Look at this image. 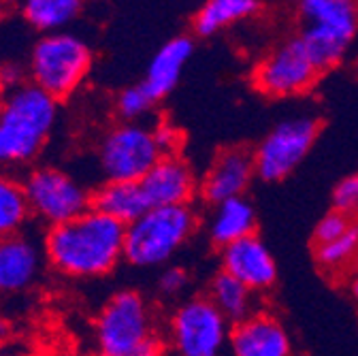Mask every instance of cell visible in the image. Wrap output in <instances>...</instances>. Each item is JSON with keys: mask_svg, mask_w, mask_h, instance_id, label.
Masks as SVG:
<instances>
[{"mask_svg": "<svg viewBox=\"0 0 358 356\" xmlns=\"http://www.w3.org/2000/svg\"><path fill=\"white\" fill-rule=\"evenodd\" d=\"M322 73L309 58L299 36L268 50L252 71V85L266 99H290L309 92Z\"/></svg>", "mask_w": 358, "mask_h": 356, "instance_id": "obj_10", "label": "cell"}, {"mask_svg": "<svg viewBox=\"0 0 358 356\" xmlns=\"http://www.w3.org/2000/svg\"><path fill=\"white\" fill-rule=\"evenodd\" d=\"M354 225V220L345 213H339L335 209H331L320 222L316 231H313V245H327L335 239H339L341 235H345L350 231V227Z\"/></svg>", "mask_w": 358, "mask_h": 356, "instance_id": "obj_26", "label": "cell"}, {"mask_svg": "<svg viewBox=\"0 0 358 356\" xmlns=\"http://www.w3.org/2000/svg\"><path fill=\"white\" fill-rule=\"evenodd\" d=\"M0 356H24V354H20V352H13V350H9L7 346H3V348H0Z\"/></svg>", "mask_w": 358, "mask_h": 356, "instance_id": "obj_33", "label": "cell"}, {"mask_svg": "<svg viewBox=\"0 0 358 356\" xmlns=\"http://www.w3.org/2000/svg\"><path fill=\"white\" fill-rule=\"evenodd\" d=\"M190 286V273L184 269V266H166V269L158 276V284L156 290L162 299H177L186 292V288Z\"/></svg>", "mask_w": 358, "mask_h": 356, "instance_id": "obj_27", "label": "cell"}, {"mask_svg": "<svg viewBox=\"0 0 358 356\" xmlns=\"http://www.w3.org/2000/svg\"><path fill=\"white\" fill-rule=\"evenodd\" d=\"M192 54H194V38L190 34H179V36L169 38L154 54V58L148 64L141 85L150 92V97L156 103L166 99L177 87Z\"/></svg>", "mask_w": 358, "mask_h": 356, "instance_id": "obj_17", "label": "cell"}, {"mask_svg": "<svg viewBox=\"0 0 358 356\" xmlns=\"http://www.w3.org/2000/svg\"><path fill=\"white\" fill-rule=\"evenodd\" d=\"M320 135V120L294 115L282 120L254 150L256 175L262 182H282L305 160Z\"/></svg>", "mask_w": 358, "mask_h": 356, "instance_id": "obj_11", "label": "cell"}, {"mask_svg": "<svg viewBox=\"0 0 358 356\" xmlns=\"http://www.w3.org/2000/svg\"><path fill=\"white\" fill-rule=\"evenodd\" d=\"M139 184L150 207L192 205L199 192L192 166L179 154L162 156Z\"/></svg>", "mask_w": 358, "mask_h": 356, "instance_id": "obj_15", "label": "cell"}, {"mask_svg": "<svg viewBox=\"0 0 358 356\" xmlns=\"http://www.w3.org/2000/svg\"><path fill=\"white\" fill-rule=\"evenodd\" d=\"M160 158L154 126L143 122L111 126L96 148V162L105 182H141Z\"/></svg>", "mask_w": 358, "mask_h": 356, "instance_id": "obj_8", "label": "cell"}, {"mask_svg": "<svg viewBox=\"0 0 358 356\" xmlns=\"http://www.w3.org/2000/svg\"><path fill=\"white\" fill-rule=\"evenodd\" d=\"M350 292H352V297L358 301V276H354L352 278V284H350Z\"/></svg>", "mask_w": 358, "mask_h": 356, "instance_id": "obj_32", "label": "cell"}, {"mask_svg": "<svg viewBox=\"0 0 358 356\" xmlns=\"http://www.w3.org/2000/svg\"><path fill=\"white\" fill-rule=\"evenodd\" d=\"M28 83V71L15 64H7V66H0V90L3 94L15 90V87Z\"/></svg>", "mask_w": 358, "mask_h": 356, "instance_id": "obj_30", "label": "cell"}, {"mask_svg": "<svg viewBox=\"0 0 358 356\" xmlns=\"http://www.w3.org/2000/svg\"><path fill=\"white\" fill-rule=\"evenodd\" d=\"M154 105L156 101L150 97V92L141 83H134L120 90L113 103L115 113L122 122H141L154 109Z\"/></svg>", "mask_w": 358, "mask_h": 356, "instance_id": "obj_25", "label": "cell"}, {"mask_svg": "<svg viewBox=\"0 0 358 356\" xmlns=\"http://www.w3.org/2000/svg\"><path fill=\"white\" fill-rule=\"evenodd\" d=\"M32 220L45 229L81 215L92 207V190L56 164H34L22 177Z\"/></svg>", "mask_w": 358, "mask_h": 356, "instance_id": "obj_7", "label": "cell"}, {"mask_svg": "<svg viewBox=\"0 0 358 356\" xmlns=\"http://www.w3.org/2000/svg\"><path fill=\"white\" fill-rule=\"evenodd\" d=\"M154 132H156V141H158L162 156L177 154L179 145H182V135H179V130H175L171 124H158V126H154Z\"/></svg>", "mask_w": 358, "mask_h": 356, "instance_id": "obj_29", "label": "cell"}, {"mask_svg": "<svg viewBox=\"0 0 358 356\" xmlns=\"http://www.w3.org/2000/svg\"><path fill=\"white\" fill-rule=\"evenodd\" d=\"M60 120V103L34 83H24L0 101V171L34 166Z\"/></svg>", "mask_w": 358, "mask_h": 356, "instance_id": "obj_2", "label": "cell"}, {"mask_svg": "<svg viewBox=\"0 0 358 356\" xmlns=\"http://www.w3.org/2000/svg\"><path fill=\"white\" fill-rule=\"evenodd\" d=\"M92 209L128 227L139 215H143L150 205L139 182H103L92 190Z\"/></svg>", "mask_w": 358, "mask_h": 356, "instance_id": "obj_19", "label": "cell"}, {"mask_svg": "<svg viewBox=\"0 0 358 356\" xmlns=\"http://www.w3.org/2000/svg\"><path fill=\"white\" fill-rule=\"evenodd\" d=\"M254 294L245 284H241L237 278H233L227 271H217L209 284V299L213 305L222 311V316L227 318L231 325H237L252 314H256L254 309Z\"/></svg>", "mask_w": 358, "mask_h": 356, "instance_id": "obj_23", "label": "cell"}, {"mask_svg": "<svg viewBox=\"0 0 358 356\" xmlns=\"http://www.w3.org/2000/svg\"><path fill=\"white\" fill-rule=\"evenodd\" d=\"M13 335H15V325H13V320H11L7 314H3V311H0V348L7 346V343L11 341Z\"/></svg>", "mask_w": 358, "mask_h": 356, "instance_id": "obj_31", "label": "cell"}, {"mask_svg": "<svg viewBox=\"0 0 358 356\" xmlns=\"http://www.w3.org/2000/svg\"><path fill=\"white\" fill-rule=\"evenodd\" d=\"M0 101H3V90H0Z\"/></svg>", "mask_w": 358, "mask_h": 356, "instance_id": "obj_34", "label": "cell"}, {"mask_svg": "<svg viewBox=\"0 0 358 356\" xmlns=\"http://www.w3.org/2000/svg\"><path fill=\"white\" fill-rule=\"evenodd\" d=\"M45 260L43 241L28 233L0 239V297H17L32 290L43 273Z\"/></svg>", "mask_w": 358, "mask_h": 356, "instance_id": "obj_12", "label": "cell"}, {"mask_svg": "<svg viewBox=\"0 0 358 356\" xmlns=\"http://www.w3.org/2000/svg\"><path fill=\"white\" fill-rule=\"evenodd\" d=\"M333 209L345 215H354L358 213V173L356 175H348L335 186L333 190Z\"/></svg>", "mask_w": 358, "mask_h": 356, "instance_id": "obj_28", "label": "cell"}, {"mask_svg": "<svg viewBox=\"0 0 358 356\" xmlns=\"http://www.w3.org/2000/svg\"><path fill=\"white\" fill-rule=\"evenodd\" d=\"M209 241L215 248H227L248 235L256 233V211L245 197L222 201L213 207L207 225Z\"/></svg>", "mask_w": 358, "mask_h": 356, "instance_id": "obj_18", "label": "cell"}, {"mask_svg": "<svg viewBox=\"0 0 358 356\" xmlns=\"http://www.w3.org/2000/svg\"><path fill=\"white\" fill-rule=\"evenodd\" d=\"M199 213L192 205L150 207L126 227L124 260L137 269L166 264L196 231Z\"/></svg>", "mask_w": 358, "mask_h": 356, "instance_id": "obj_5", "label": "cell"}, {"mask_svg": "<svg viewBox=\"0 0 358 356\" xmlns=\"http://www.w3.org/2000/svg\"><path fill=\"white\" fill-rule=\"evenodd\" d=\"M262 9V0H205L192 17L194 36H215L227 28L252 20Z\"/></svg>", "mask_w": 358, "mask_h": 356, "instance_id": "obj_20", "label": "cell"}, {"mask_svg": "<svg viewBox=\"0 0 358 356\" xmlns=\"http://www.w3.org/2000/svg\"><path fill=\"white\" fill-rule=\"evenodd\" d=\"M126 227L90 207L64 225L45 229L48 266L64 280H101L124 260Z\"/></svg>", "mask_w": 358, "mask_h": 356, "instance_id": "obj_1", "label": "cell"}, {"mask_svg": "<svg viewBox=\"0 0 358 356\" xmlns=\"http://www.w3.org/2000/svg\"><path fill=\"white\" fill-rule=\"evenodd\" d=\"M229 350L233 356H292V343L282 322L264 311L231 327Z\"/></svg>", "mask_w": 358, "mask_h": 356, "instance_id": "obj_16", "label": "cell"}, {"mask_svg": "<svg viewBox=\"0 0 358 356\" xmlns=\"http://www.w3.org/2000/svg\"><path fill=\"white\" fill-rule=\"evenodd\" d=\"M299 38L320 73L341 64L358 36V0H294Z\"/></svg>", "mask_w": 358, "mask_h": 356, "instance_id": "obj_4", "label": "cell"}, {"mask_svg": "<svg viewBox=\"0 0 358 356\" xmlns=\"http://www.w3.org/2000/svg\"><path fill=\"white\" fill-rule=\"evenodd\" d=\"M231 327L209 297H192L169 316L166 343L175 356H222Z\"/></svg>", "mask_w": 358, "mask_h": 356, "instance_id": "obj_9", "label": "cell"}, {"mask_svg": "<svg viewBox=\"0 0 358 356\" xmlns=\"http://www.w3.org/2000/svg\"><path fill=\"white\" fill-rule=\"evenodd\" d=\"M94 356H164L169 350L156 311L143 292H113L92 320Z\"/></svg>", "mask_w": 358, "mask_h": 356, "instance_id": "obj_3", "label": "cell"}, {"mask_svg": "<svg viewBox=\"0 0 358 356\" xmlns=\"http://www.w3.org/2000/svg\"><path fill=\"white\" fill-rule=\"evenodd\" d=\"M256 175L254 152L248 148H227L222 150L199 184V194L209 205H220L222 201L243 197L252 177Z\"/></svg>", "mask_w": 358, "mask_h": 356, "instance_id": "obj_13", "label": "cell"}, {"mask_svg": "<svg viewBox=\"0 0 358 356\" xmlns=\"http://www.w3.org/2000/svg\"><path fill=\"white\" fill-rule=\"evenodd\" d=\"M85 0H20L24 20L38 32H62L83 11Z\"/></svg>", "mask_w": 358, "mask_h": 356, "instance_id": "obj_22", "label": "cell"}, {"mask_svg": "<svg viewBox=\"0 0 358 356\" xmlns=\"http://www.w3.org/2000/svg\"><path fill=\"white\" fill-rule=\"evenodd\" d=\"M222 271L231 273L252 292H264L278 280V264L266 243L254 233L220 250Z\"/></svg>", "mask_w": 358, "mask_h": 356, "instance_id": "obj_14", "label": "cell"}, {"mask_svg": "<svg viewBox=\"0 0 358 356\" xmlns=\"http://www.w3.org/2000/svg\"><path fill=\"white\" fill-rule=\"evenodd\" d=\"M94 54L87 43L73 32L43 34L30 52L28 81L58 103L71 99L92 71Z\"/></svg>", "mask_w": 358, "mask_h": 356, "instance_id": "obj_6", "label": "cell"}, {"mask_svg": "<svg viewBox=\"0 0 358 356\" xmlns=\"http://www.w3.org/2000/svg\"><path fill=\"white\" fill-rule=\"evenodd\" d=\"M32 211L22 180L11 171H0V239L26 233Z\"/></svg>", "mask_w": 358, "mask_h": 356, "instance_id": "obj_21", "label": "cell"}, {"mask_svg": "<svg viewBox=\"0 0 358 356\" xmlns=\"http://www.w3.org/2000/svg\"><path fill=\"white\" fill-rule=\"evenodd\" d=\"M313 256H316V262L327 271L345 269V266L358 256V222H354L350 231L341 235L339 239L327 245H318Z\"/></svg>", "mask_w": 358, "mask_h": 356, "instance_id": "obj_24", "label": "cell"}]
</instances>
